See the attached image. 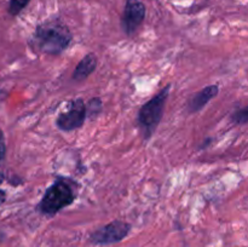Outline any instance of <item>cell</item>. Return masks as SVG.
I'll return each mask as SVG.
<instances>
[{
  "mask_svg": "<svg viewBox=\"0 0 248 247\" xmlns=\"http://www.w3.org/2000/svg\"><path fill=\"white\" fill-rule=\"evenodd\" d=\"M31 0H10V4H9V12L10 15L12 16H16L18 15L24 7L28 5V2Z\"/></svg>",
  "mask_w": 248,
  "mask_h": 247,
  "instance_id": "10",
  "label": "cell"
},
{
  "mask_svg": "<svg viewBox=\"0 0 248 247\" xmlns=\"http://www.w3.org/2000/svg\"><path fill=\"white\" fill-rule=\"evenodd\" d=\"M5 200H6V193L0 189V206L5 202Z\"/></svg>",
  "mask_w": 248,
  "mask_h": 247,
  "instance_id": "13",
  "label": "cell"
},
{
  "mask_svg": "<svg viewBox=\"0 0 248 247\" xmlns=\"http://www.w3.org/2000/svg\"><path fill=\"white\" fill-rule=\"evenodd\" d=\"M5 155H6V143H5L4 133L0 130V161L4 159Z\"/></svg>",
  "mask_w": 248,
  "mask_h": 247,
  "instance_id": "12",
  "label": "cell"
},
{
  "mask_svg": "<svg viewBox=\"0 0 248 247\" xmlns=\"http://www.w3.org/2000/svg\"><path fill=\"white\" fill-rule=\"evenodd\" d=\"M131 230V225L123 220H113L109 224L99 228L90 236V241L94 245H110L125 239Z\"/></svg>",
  "mask_w": 248,
  "mask_h": 247,
  "instance_id": "5",
  "label": "cell"
},
{
  "mask_svg": "<svg viewBox=\"0 0 248 247\" xmlns=\"http://www.w3.org/2000/svg\"><path fill=\"white\" fill-rule=\"evenodd\" d=\"M170 90H171V85L169 84L156 96L148 101L138 113V125H140L143 137L145 139L152 137L153 133L159 126L160 121H161L166 101L169 98Z\"/></svg>",
  "mask_w": 248,
  "mask_h": 247,
  "instance_id": "2",
  "label": "cell"
},
{
  "mask_svg": "<svg viewBox=\"0 0 248 247\" xmlns=\"http://www.w3.org/2000/svg\"><path fill=\"white\" fill-rule=\"evenodd\" d=\"M86 104L84 99H73L69 104V108L58 115L56 119V125L61 131L70 132L77 128L81 127L86 120Z\"/></svg>",
  "mask_w": 248,
  "mask_h": 247,
  "instance_id": "4",
  "label": "cell"
},
{
  "mask_svg": "<svg viewBox=\"0 0 248 247\" xmlns=\"http://www.w3.org/2000/svg\"><path fill=\"white\" fill-rule=\"evenodd\" d=\"M145 17V6L140 0H127L121 17V27L124 33L132 35Z\"/></svg>",
  "mask_w": 248,
  "mask_h": 247,
  "instance_id": "6",
  "label": "cell"
},
{
  "mask_svg": "<svg viewBox=\"0 0 248 247\" xmlns=\"http://www.w3.org/2000/svg\"><path fill=\"white\" fill-rule=\"evenodd\" d=\"M75 193L69 183L56 181L52 185L46 189L40 203L39 211L43 215L53 216L67 206L72 205L75 200Z\"/></svg>",
  "mask_w": 248,
  "mask_h": 247,
  "instance_id": "3",
  "label": "cell"
},
{
  "mask_svg": "<svg viewBox=\"0 0 248 247\" xmlns=\"http://www.w3.org/2000/svg\"><path fill=\"white\" fill-rule=\"evenodd\" d=\"M102 110V101L101 98H92L86 104V116L90 119H93L98 115Z\"/></svg>",
  "mask_w": 248,
  "mask_h": 247,
  "instance_id": "9",
  "label": "cell"
},
{
  "mask_svg": "<svg viewBox=\"0 0 248 247\" xmlns=\"http://www.w3.org/2000/svg\"><path fill=\"white\" fill-rule=\"evenodd\" d=\"M73 40L69 28L58 21H48L36 27L31 46L45 55H60Z\"/></svg>",
  "mask_w": 248,
  "mask_h": 247,
  "instance_id": "1",
  "label": "cell"
},
{
  "mask_svg": "<svg viewBox=\"0 0 248 247\" xmlns=\"http://www.w3.org/2000/svg\"><path fill=\"white\" fill-rule=\"evenodd\" d=\"M219 92L218 85H208L205 89L199 91L194 97H191L190 101L188 102V110L189 113H198L200 111L211 99L215 98Z\"/></svg>",
  "mask_w": 248,
  "mask_h": 247,
  "instance_id": "7",
  "label": "cell"
},
{
  "mask_svg": "<svg viewBox=\"0 0 248 247\" xmlns=\"http://www.w3.org/2000/svg\"><path fill=\"white\" fill-rule=\"evenodd\" d=\"M232 120L234 121L235 124H239V125H242V124H248V106L245 107V108L240 109V110L235 111L234 115H232Z\"/></svg>",
  "mask_w": 248,
  "mask_h": 247,
  "instance_id": "11",
  "label": "cell"
},
{
  "mask_svg": "<svg viewBox=\"0 0 248 247\" xmlns=\"http://www.w3.org/2000/svg\"><path fill=\"white\" fill-rule=\"evenodd\" d=\"M97 67V58L93 53H89L85 56L78 65L75 67L74 72H73V79L75 81H82V80L87 79L92 73L94 72Z\"/></svg>",
  "mask_w": 248,
  "mask_h": 247,
  "instance_id": "8",
  "label": "cell"
}]
</instances>
